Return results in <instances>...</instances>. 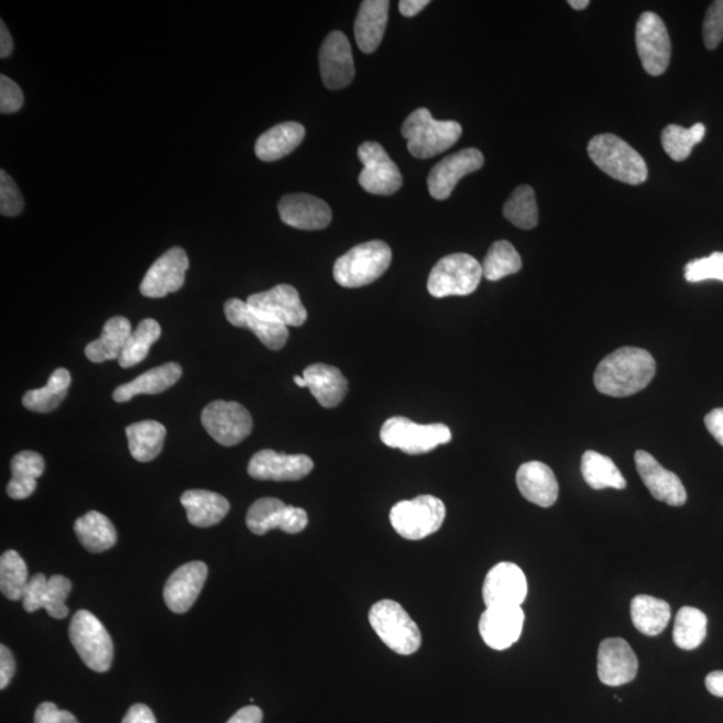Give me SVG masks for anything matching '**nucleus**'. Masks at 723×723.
Segmentation results:
<instances>
[{
	"mask_svg": "<svg viewBox=\"0 0 723 723\" xmlns=\"http://www.w3.org/2000/svg\"><path fill=\"white\" fill-rule=\"evenodd\" d=\"M657 364L650 352L638 348H622L599 363L593 383L599 393L610 397H629L650 385Z\"/></svg>",
	"mask_w": 723,
	"mask_h": 723,
	"instance_id": "nucleus-1",
	"label": "nucleus"
},
{
	"mask_svg": "<svg viewBox=\"0 0 723 723\" xmlns=\"http://www.w3.org/2000/svg\"><path fill=\"white\" fill-rule=\"evenodd\" d=\"M461 134L459 122L435 120L425 108L414 110L402 125L407 150L417 158H431L448 151L460 140Z\"/></svg>",
	"mask_w": 723,
	"mask_h": 723,
	"instance_id": "nucleus-2",
	"label": "nucleus"
},
{
	"mask_svg": "<svg viewBox=\"0 0 723 723\" xmlns=\"http://www.w3.org/2000/svg\"><path fill=\"white\" fill-rule=\"evenodd\" d=\"M393 253L385 241L373 240L355 245L333 265V277L339 286L358 288L368 286L391 267Z\"/></svg>",
	"mask_w": 723,
	"mask_h": 723,
	"instance_id": "nucleus-3",
	"label": "nucleus"
},
{
	"mask_svg": "<svg viewBox=\"0 0 723 723\" xmlns=\"http://www.w3.org/2000/svg\"><path fill=\"white\" fill-rule=\"evenodd\" d=\"M589 156L605 175L617 182L640 185L647 180L645 160L626 141L614 134H599L590 141Z\"/></svg>",
	"mask_w": 723,
	"mask_h": 723,
	"instance_id": "nucleus-4",
	"label": "nucleus"
},
{
	"mask_svg": "<svg viewBox=\"0 0 723 723\" xmlns=\"http://www.w3.org/2000/svg\"><path fill=\"white\" fill-rule=\"evenodd\" d=\"M370 624L381 640L399 655H412L421 647V632L402 605L394 601H381L370 610Z\"/></svg>",
	"mask_w": 723,
	"mask_h": 723,
	"instance_id": "nucleus-5",
	"label": "nucleus"
},
{
	"mask_svg": "<svg viewBox=\"0 0 723 723\" xmlns=\"http://www.w3.org/2000/svg\"><path fill=\"white\" fill-rule=\"evenodd\" d=\"M70 642L84 664L96 672H107L113 664L114 646L107 628L96 615L79 610L69 627Z\"/></svg>",
	"mask_w": 723,
	"mask_h": 723,
	"instance_id": "nucleus-6",
	"label": "nucleus"
},
{
	"mask_svg": "<svg viewBox=\"0 0 723 723\" xmlns=\"http://www.w3.org/2000/svg\"><path fill=\"white\" fill-rule=\"evenodd\" d=\"M447 508L440 499L423 494L413 500L395 504L391 511V523L395 533L406 540H423L442 527Z\"/></svg>",
	"mask_w": 723,
	"mask_h": 723,
	"instance_id": "nucleus-7",
	"label": "nucleus"
},
{
	"mask_svg": "<svg viewBox=\"0 0 723 723\" xmlns=\"http://www.w3.org/2000/svg\"><path fill=\"white\" fill-rule=\"evenodd\" d=\"M381 440L388 448L417 456L452 441V431L443 424L419 425L409 418L393 417L383 424Z\"/></svg>",
	"mask_w": 723,
	"mask_h": 723,
	"instance_id": "nucleus-8",
	"label": "nucleus"
},
{
	"mask_svg": "<svg viewBox=\"0 0 723 723\" xmlns=\"http://www.w3.org/2000/svg\"><path fill=\"white\" fill-rule=\"evenodd\" d=\"M482 265L468 253L445 256L432 267L428 280V292L435 298L471 295L481 282Z\"/></svg>",
	"mask_w": 723,
	"mask_h": 723,
	"instance_id": "nucleus-9",
	"label": "nucleus"
},
{
	"mask_svg": "<svg viewBox=\"0 0 723 723\" xmlns=\"http://www.w3.org/2000/svg\"><path fill=\"white\" fill-rule=\"evenodd\" d=\"M201 424L222 447H234L244 441L253 429L250 412L232 401L211 402L201 413Z\"/></svg>",
	"mask_w": 723,
	"mask_h": 723,
	"instance_id": "nucleus-10",
	"label": "nucleus"
},
{
	"mask_svg": "<svg viewBox=\"0 0 723 723\" xmlns=\"http://www.w3.org/2000/svg\"><path fill=\"white\" fill-rule=\"evenodd\" d=\"M636 51L645 70L657 77L667 70L671 59L670 35L665 23L654 12H645L636 23Z\"/></svg>",
	"mask_w": 723,
	"mask_h": 723,
	"instance_id": "nucleus-11",
	"label": "nucleus"
},
{
	"mask_svg": "<svg viewBox=\"0 0 723 723\" xmlns=\"http://www.w3.org/2000/svg\"><path fill=\"white\" fill-rule=\"evenodd\" d=\"M245 522L251 533L259 536L272 529L295 535L307 527L308 516L305 510L284 504L280 499L264 497L251 505Z\"/></svg>",
	"mask_w": 723,
	"mask_h": 723,
	"instance_id": "nucleus-12",
	"label": "nucleus"
},
{
	"mask_svg": "<svg viewBox=\"0 0 723 723\" xmlns=\"http://www.w3.org/2000/svg\"><path fill=\"white\" fill-rule=\"evenodd\" d=\"M358 157L364 165L358 182L369 194L391 196L402 187L404 177L398 166L379 142H364L358 150Z\"/></svg>",
	"mask_w": 723,
	"mask_h": 723,
	"instance_id": "nucleus-13",
	"label": "nucleus"
},
{
	"mask_svg": "<svg viewBox=\"0 0 723 723\" xmlns=\"http://www.w3.org/2000/svg\"><path fill=\"white\" fill-rule=\"evenodd\" d=\"M527 578L513 562H499L488 572L482 585V599L486 609L522 607L527 599Z\"/></svg>",
	"mask_w": 723,
	"mask_h": 723,
	"instance_id": "nucleus-14",
	"label": "nucleus"
},
{
	"mask_svg": "<svg viewBox=\"0 0 723 723\" xmlns=\"http://www.w3.org/2000/svg\"><path fill=\"white\" fill-rule=\"evenodd\" d=\"M189 270L187 252L182 247H173L161 255L147 270L140 292L146 298H165L182 289Z\"/></svg>",
	"mask_w": 723,
	"mask_h": 723,
	"instance_id": "nucleus-15",
	"label": "nucleus"
},
{
	"mask_svg": "<svg viewBox=\"0 0 723 723\" xmlns=\"http://www.w3.org/2000/svg\"><path fill=\"white\" fill-rule=\"evenodd\" d=\"M247 305L263 317L280 321L287 327H299L308 317L298 289L289 284H280L269 292L250 295Z\"/></svg>",
	"mask_w": 723,
	"mask_h": 723,
	"instance_id": "nucleus-16",
	"label": "nucleus"
},
{
	"mask_svg": "<svg viewBox=\"0 0 723 723\" xmlns=\"http://www.w3.org/2000/svg\"><path fill=\"white\" fill-rule=\"evenodd\" d=\"M72 592V582L62 574H54L47 579L43 573H36L30 578L26 592L22 599L23 609L28 613H35L41 609L54 620H65L69 615V609L65 604Z\"/></svg>",
	"mask_w": 723,
	"mask_h": 723,
	"instance_id": "nucleus-17",
	"label": "nucleus"
},
{
	"mask_svg": "<svg viewBox=\"0 0 723 723\" xmlns=\"http://www.w3.org/2000/svg\"><path fill=\"white\" fill-rule=\"evenodd\" d=\"M321 80L327 89L339 90L354 79V61L348 36L342 31L327 35L319 53Z\"/></svg>",
	"mask_w": 723,
	"mask_h": 723,
	"instance_id": "nucleus-18",
	"label": "nucleus"
},
{
	"mask_svg": "<svg viewBox=\"0 0 723 723\" xmlns=\"http://www.w3.org/2000/svg\"><path fill=\"white\" fill-rule=\"evenodd\" d=\"M482 165H484V156L474 147L450 154L441 160L428 177V188L432 199H449L461 178L480 171Z\"/></svg>",
	"mask_w": 723,
	"mask_h": 723,
	"instance_id": "nucleus-19",
	"label": "nucleus"
},
{
	"mask_svg": "<svg viewBox=\"0 0 723 723\" xmlns=\"http://www.w3.org/2000/svg\"><path fill=\"white\" fill-rule=\"evenodd\" d=\"M224 314L227 320L232 326L240 327V329H249L270 350H281L288 341L289 332L287 326L263 317V315L252 310L247 305V302L238 298L227 300Z\"/></svg>",
	"mask_w": 723,
	"mask_h": 723,
	"instance_id": "nucleus-20",
	"label": "nucleus"
},
{
	"mask_svg": "<svg viewBox=\"0 0 723 723\" xmlns=\"http://www.w3.org/2000/svg\"><path fill=\"white\" fill-rule=\"evenodd\" d=\"M638 667V658L626 640L610 638L599 646L598 677L603 684L616 688L633 682Z\"/></svg>",
	"mask_w": 723,
	"mask_h": 723,
	"instance_id": "nucleus-21",
	"label": "nucleus"
},
{
	"mask_svg": "<svg viewBox=\"0 0 723 723\" xmlns=\"http://www.w3.org/2000/svg\"><path fill=\"white\" fill-rule=\"evenodd\" d=\"M314 469L310 457L305 454H284L264 449L252 457L249 474L263 481H298L305 479Z\"/></svg>",
	"mask_w": 723,
	"mask_h": 723,
	"instance_id": "nucleus-22",
	"label": "nucleus"
},
{
	"mask_svg": "<svg viewBox=\"0 0 723 723\" xmlns=\"http://www.w3.org/2000/svg\"><path fill=\"white\" fill-rule=\"evenodd\" d=\"M635 465L643 484L658 502L671 506H682L688 502V493L681 479L676 473L667 471L650 453L638 450L635 453Z\"/></svg>",
	"mask_w": 723,
	"mask_h": 723,
	"instance_id": "nucleus-23",
	"label": "nucleus"
},
{
	"mask_svg": "<svg viewBox=\"0 0 723 723\" xmlns=\"http://www.w3.org/2000/svg\"><path fill=\"white\" fill-rule=\"evenodd\" d=\"M208 578V567L202 561H190L177 568L164 589V601L172 613L185 614L199 598Z\"/></svg>",
	"mask_w": 723,
	"mask_h": 723,
	"instance_id": "nucleus-24",
	"label": "nucleus"
},
{
	"mask_svg": "<svg viewBox=\"0 0 723 723\" xmlns=\"http://www.w3.org/2000/svg\"><path fill=\"white\" fill-rule=\"evenodd\" d=\"M524 620L522 607L486 609L479 623L481 638L493 650L504 651L521 639Z\"/></svg>",
	"mask_w": 723,
	"mask_h": 723,
	"instance_id": "nucleus-25",
	"label": "nucleus"
},
{
	"mask_svg": "<svg viewBox=\"0 0 723 723\" xmlns=\"http://www.w3.org/2000/svg\"><path fill=\"white\" fill-rule=\"evenodd\" d=\"M277 209L284 224L302 231L325 230L332 219L330 207L318 197L307 194L282 197Z\"/></svg>",
	"mask_w": 723,
	"mask_h": 723,
	"instance_id": "nucleus-26",
	"label": "nucleus"
},
{
	"mask_svg": "<svg viewBox=\"0 0 723 723\" xmlns=\"http://www.w3.org/2000/svg\"><path fill=\"white\" fill-rule=\"evenodd\" d=\"M518 491L529 503L549 508L559 497V484L552 469L540 461L525 462L516 474Z\"/></svg>",
	"mask_w": 723,
	"mask_h": 723,
	"instance_id": "nucleus-27",
	"label": "nucleus"
},
{
	"mask_svg": "<svg viewBox=\"0 0 723 723\" xmlns=\"http://www.w3.org/2000/svg\"><path fill=\"white\" fill-rule=\"evenodd\" d=\"M303 379L315 399L326 409H332L341 404L349 391L348 380L344 379L341 370L330 364H311L303 372Z\"/></svg>",
	"mask_w": 723,
	"mask_h": 723,
	"instance_id": "nucleus-28",
	"label": "nucleus"
},
{
	"mask_svg": "<svg viewBox=\"0 0 723 723\" xmlns=\"http://www.w3.org/2000/svg\"><path fill=\"white\" fill-rule=\"evenodd\" d=\"M391 2L387 0H364L358 12L354 34L358 47L372 54L380 47L385 35Z\"/></svg>",
	"mask_w": 723,
	"mask_h": 723,
	"instance_id": "nucleus-29",
	"label": "nucleus"
},
{
	"mask_svg": "<svg viewBox=\"0 0 723 723\" xmlns=\"http://www.w3.org/2000/svg\"><path fill=\"white\" fill-rule=\"evenodd\" d=\"M182 375L180 364L176 362L161 364V366L141 374L138 379L125 383V385L117 387L113 399L119 404H123V402L134 398L135 395L163 393L175 386L180 381Z\"/></svg>",
	"mask_w": 723,
	"mask_h": 723,
	"instance_id": "nucleus-30",
	"label": "nucleus"
},
{
	"mask_svg": "<svg viewBox=\"0 0 723 723\" xmlns=\"http://www.w3.org/2000/svg\"><path fill=\"white\" fill-rule=\"evenodd\" d=\"M180 502L187 511L188 522L199 528L213 527L231 510V505L224 496L211 491L184 492Z\"/></svg>",
	"mask_w": 723,
	"mask_h": 723,
	"instance_id": "nucleus-31",
	"label": "nucleus"
},
{
	"mask_svg": "<svg viewBox=\"0 0 723 723\" xmlns=\"http://www.w3.org/2000/svg\"><path fill=\"white\" fill-rule=\"evenodd\" d=\"M306 129L298 122H283L258 139L255 153L262 161H277L288 156L305 140Z\"/></svg>",
	"mask_w": 723,
	"mask_h": 723,
	"instance_id": "nucleus-32",
	"label": "nucleus"
},
{
	"mask_svg": "<svg viewBox=\"0 0 723 723\" xmlns=\"http://www.w3.org/2000/svg\"><path fill=\"white\" fill-rule=\"evenodd\" d=\"M132 331L131 321L127 318H110L103 326L102 336L86 346V357L95 363L119 360Z\"/></svg>",
	"mask_w": 723,
	"mask_h": 723,
	"instance_id": "nucleus-33",
	"label": "nucleus"
},
{
	"mask_svg": "<svg viewBox=\"0 0 723 723\" xmlns=\"http://www.w3.org/2000/svg\"><path fill=\"white\" fill-rule=\"evenodd\" d=\"M74 533L85 549L91 554H101L113 548L117 533L113 523L100 512L90 511L74 524Z\"/></svg>",
	"mask_w": 723,
	"mask_h": 723,
	"instance_id": "nucleus-34",
	"label": "nucleus"
},
{
	"mask_svg": "<svg viewBox=\"0 0 723 723\" xmlns=\"http://www.w3.org/2000/svg\"><path fill=\"white\" fill-rule=\"evenodd\" d=\"M45 471V460L40 453L24 450L11 461L12 479L8 485V494L14 500H24L36 490V480Z\"/></svg>",
	"mask_w": 723,
	"mask_h": 723,
	"instance_id": "nucleus-35",
	"label": "nucleus"
},
{
	"mask_svg": "<svg viewBox=\"0 0 723 723\" xmlns=\"http://www.w3.org/2000/svg\"><path fill=\"white\" fill-rule=\"evenodd\" d=\"M127 437L133 459L150 462L163 450L166 429L157 421H141L128 426Z\"/></svg>",
	"mask_w": 723,
	"mask_h": 723,
	"instance_id": "nucleus-36",
	"label": "nucleus"
},
{
	"mask_svg": "<svg viewBox=\"0 0 723 723\" xmlns=\"http://www.w3.org/2000/svg\"><path fill=\"white\" fill-rule=\"evenodd\" d=\"M632 620L639 633L657 636L665 632L671 620L670 604L648 595L635 596L632 602Z\"/></svg>",
	"mask_w": 723,
	"mask_h": 723,
	"instance_id": "nucleus-37",
	"label": "nucleus"
},
{
	"mask_svg": "<svg viewBox=\"0 0 723 723\" xmlns=\"http://www.w3.org/2000/svg\"><path fill=\"white\" fill-rule=\"evenodd\" d=\"M580 471H582L587 484L595 491L607 490V488L621 491L627 485L626 479L623 478L615 462L610 457L593 452V450L583 454Z\"/></svg>",
	"mask_w": 723,
	"mask_h": 723,
	"instance_id": "nucleus-38",
	"label": "nucleus"
},
{
	"mask_svg": "<svg viewBox=\"0 0 723 723\" xmlns=\"http://www.w3.org/2000/svg\"><path fill=\"white\" fill-rule=\"evenodd\" d=\"M72 386V375L66 369H57L45 387L24 394L23 406L35 413H51L64 402Z\"/></svg>",
	"mask_w": 723,
	"mask_h": 723,
	"instance_id": "nucleus-39",
	"label": "nucleus"
},
{
	"mask_svg": "<svg viewBox=\"0 0 723 723\" xmlns=\"http://www.w3.org/2000/svg\"><path fill=\"white\" fill-rule=\"evenodd\" d=\"M708 635V617L701 610L682 607L673 623L672 639L682 650L690 651L700 647Z\"/></svg>",
	"mask_w": 723,
	"mask_h": 723,
	"instance_id": "nucleus-40",
	"label": "nucleus"
},
{
	"mask_svg": "<svg viewBox=\"0 0 723 723\" xmlns=\"http://www.w3.org/2000/svg\"><path fill=\"white\" fill-rule=\"evenodd\" d=\"M161 337V326L157 320L144 319L140 321L138 329L129 337L125 348L119 358L120 366L129 369L144 361L154 343Z\"/></svg>",
	"mask_w": 723,
	"mask_h": 723,
	"instance_id": "nucleus-41",
	"label": "nucleus"
},
{
	"mask_svg": "<svg viewBox=\"0 0 723 723\" xmlns=\"http://www.w3.org/2000/svg\"><path fill=\"white\" fill-rule=\"evenodd\" d=\"M30 582L26 562L17 551H6L0 558V590L9 601H22Z\"/></svg>",
	"mask_w": 723,
	"mask_h": 723,
	"instance_id": "nucleus-42",
	"label": "nucleus"
},
{
	"mask_svg": "<svg viewBox=\"0 0 723 723\" xmlns=\"http://www.w3.org/2000/svg\"><path fill=\"white\" fill-rule=\"evenodd\" d=\"M482 265L485 280L497 282L503 277L517 274L523 269L521 255L510 241L499 240L488 251Z\"/></svg>",
	"mask_w": 723,
	"mask_h": 723,
	"instance_id": "nucleus-43",
	"label": "nucleus"
},
{
	"mask_svg": "<svg viewBox=\"0 0 723 723\" xmlns=\"http://www.w3.org/2000/svg\"><path fill=\"white\" fill-rule=\"evenodd\" d=\"M503 213L506 220L522 230H533L539 221L535 190L529 185H522L505 202Z\"/></svg>",
	"mask_w": 723,
	"mask_h": 723,
	"instance_id": "nucleus-44",
	"label": "nucleus"
},
{
	"mask_svg": "<svg viewBox=\"0 0 723 723\" xmlns=\"http://www.w3.org/2000/svg\"><path fill=\"white\" fill-rule=\"evenodd\" d=\"M704 134H706V128L703 123H695L690 129L672 123L662 132V146L673 161H684L689 158L693 147L700 144Z\"/></svg>",
	"mask_w": 723,
	"mask_h": 723,
	"instance_id": "nucleus-45",
	"label": "nucleus"
},
{
	"mask_svg": "<svg viewBox=\"0 0 723 723\" xmlns=\"http://www.w3.org/2000/svg\"><path fill=\"white\" fill-rule=\"evenodd\" d=\"M684 280L689 283L723 282V252H713L708 258L689 262L684 267Z\"/></svg>",
	"mask_w": 723,
	"mask_h": 723,
	"instance_id": "nucleus-46",
	"label": "nucleus"
},
{
	"mask_svg": "<svg viewBox=\"0 0 723 723\" xmlns=\"http://www.w3.org/2000/svg\"><path fill=\"white\" fill-rule=\"evenodd\" d=\"M24 208V200L20 188L4 169L0 171V213L14 218Z\"/></svg>",
	"mask_w": 723,
	"mask_h": 723,
	"instance_id": "nucleus-47",
	"label": "nucleus"
},
{
	"mask_svg": "<svg viewBox=\"0 0 723 723\" xmlns=\"http://www.w3.org/2000/svg\"><path fill=\"white\" fill-rule=\"evenodd\" d=\"M723 41V0H716L706 12L703 21V42L709 51H714Z\"/></svg>",
	"mask_w": 723,
	"mask_h": 723,
	"instance_id": "nucleus-48",
	"label": "nucleus"
},
{
	"mask_svg": "<svg viewBox=\"0 0 723 723\" xmlns=\"http://www.w3.org/2000/svg\"><path fill=\"white\" fill-rule=\"evenodd\" d=\"M23 103L24 96L20 85L2 74L0 76V111L2 114L17 113L22 109Z\"/></svg>",
	"mask_w": 723,
	"mask_h": 723,
	"instance_id": "nucleus-49",
	"label": "nucleus"
},
{
	"mask_svg": "<svg viewBox=\"0 0 723 723\" xmlns=\"http://www.w3.org/2000/svg\"><path fill=\"white\" fill-rule=\"evenodd\" d=\"M34 723H78V721L70 712L61 710L57 704L43 702L36 708Z\"/></svg>",
	"mask_w": 723,
	"mask_h": 723,
	"instance_id": "nucleus-50",
	"label": "nucleus"
},
{
	"mask_svg": "<svg viewBox=\"0 0 723 723\" xmlns=\"http://www.w3.org/2000/svg\"><path fill=\"white\" fill-rule=\"evenodd\" d=\"M15 673V659L9 647L0 646V689L4 690Z\"/></svg>",
	"mask_w": 723,
	"mask_h": 723,
	"instance_id": "nucleus-51",
	"label": "nucleus"
},
{
	"mask_svg": "<svg viewBox=\"0 0 723 723\" xmlns=\"http://www.w3.org/2000/svg\"><path fill=\"white\" fill-rule=\"evenodd\" d=\"M122 723H157V721L150 708L145 706V704L138 703L128 710Z\"/></svg>",
	"mask_w": 723,
	"mask_h": 723,
	"instance_id": "nucleus-52",
	"label": "nucleus"
},
{
	"mask_svg": "<svg viewBox=\"0 0 723 723\" xmlns=\"http://www.w3.org/2000/svg\"><path fill=\"white\" fill-rule=\"evenodd\" d=\"M704 425H706V429L709 430L710 435H712L716 442H720L723 447V409L720 407V409H714L706 414V417H704Z\"/></svg>",
	"mask_w": 723,
	"mask_h": 723,
	"instance_id": "nucleus-53",
	"label": "nucleus"
},
{
	"mask_svg": "<svg viewBox=\"0 0 723 723\" xmlns=\"http://www.w3.org/2000/svg\"><path fill=\"white\" fill-rule=\"evenodd\" d=\"M263 712L258 706H245L231 716L227 723H262Z\"/></svg>",
	"mask_w": 723,
	"mask_h": 723,
	"instance_id": "nucleus-54",
	"label": "nucleus"
},
{
	"mask_svg": "<svg viewBox=\"0 0 723 723\" xmlns=\"http://www.w3.org/2000/svg\"><path fill=\"white\" fill-rule=\"evenodd\" d=\"M429 0H402V2H399V11L404 17H416L418 12H421L426 6H429Z\"/></svg>",
	"mask_w": 723,
	"mask_h": 723,
	"instance_id": "nucleus-55",
	"label": "nucleus"
},
{
	"mask_svg": "<svg viewBox=\"0 0 723 723\" xmlns=\"http://www.w3.org/2000/svg\"><path fill=\"white\" fill-rule=\"evenodd\" d=\"M704 684L710 694L723 698V671H712L704 679Z\"/></svg>",
	"mask_w": 723,
	"mask_h": 723,
	"instance_id": "nucleus-56",
	"label": "nucleus"
},
{
	"mask_svg": "<svg viewBox=\"0 0 723 723\" xmlns=\"http://www.w3.org/2000/svg\"><path fill=\"white\" fill-rule=\"evenodd\" d=\"M12 51H14V43H12V36L8 28H6L4 22H0V58L10 57Z\"/></svg>",
	"mask_w": 723,
	"mask_h": 723,
	"instance_id": "nucleus-57",
	"label": "nucleus"
},
{
	"mask_svg": "<svg viewBox=\"0 0 723 723\" xmlns=\"http://www.w3.org/2000/svg\"><path fill=\"white\" fill-rule=\"evenodd\" d=\"M568 4H570L573 10H584L589 8L590 0H570Z\"/></svg>",
	"mask_w": 723,
	"mask_h": 723,
	"instance_id": "nucleus-58",
	"label": "nucleus"
},
{
	"mask_svg": "<svg viewBox=\"0 0 723 723\" xmlns=\"http://www.w3.org/2000/svg\"><path fill=\"white\" fill-rule=\"evenodd\" d=\"M294 381H295V383H296V386H299V387H307V385H306V381H305V379H303V376H298V375H296L295 379H294Z\"/></svg>",
	"mask_w": 723,
	"mask_h": 723,
	"instance_id": "nucleus-59",
	"label": "nucleus"
}]
</instances>
